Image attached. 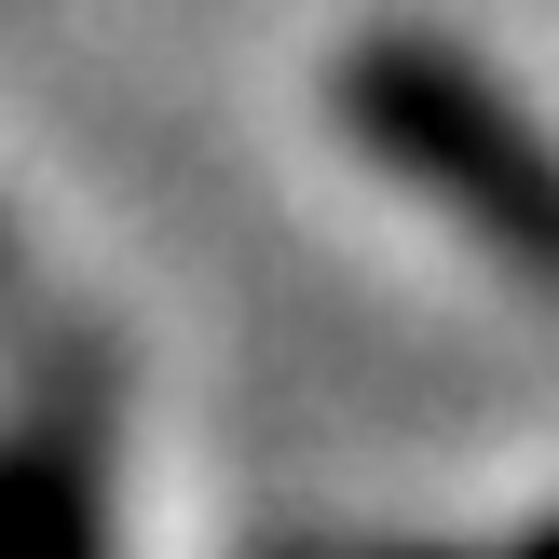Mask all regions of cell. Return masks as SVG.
I'll use <instances>...</instances> for the list:
<instances>
[{"label":"cell","instance_id":"cell-2","mask_svg":"<svg viewBox=\"0 0 559 559\" xmlns=\"http://www.w3.org/2000/svg\"><path fill=\"white\" fill-rule=\"evenodd\" d=\"M519 559H559V533H546V546H519Z\"/></svg>","mask_w":559,"mask_h":559},{"label":"cell","instance_id":"cell-1","mask_svg":"<svg viewBox=\"0 0 559 559\" xmlns=\"http://www.w3.org/2000/svg\"><path fill=\"white\" fill-rule=\"evenodd\" d=\"M328 109H342V136L396 191H424V205L451 218V233H478L506 273L559 287V136L478 69V55L424 41V27H369V41H342V69H328Z\"/></svg>","mask_w":559,"mask_h":559}]
</instances>
